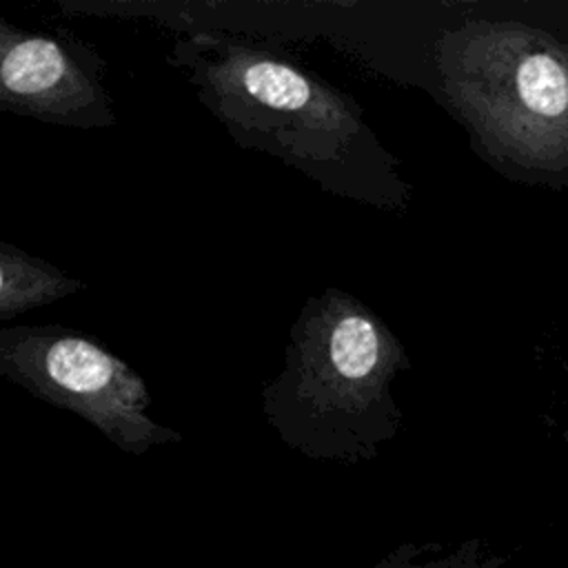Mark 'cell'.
<instances>
[{
	"label": "cell",
	"instance_id": "7",
	"mask_svg": "<svg viewBox=\"0 0 568 568\" xmlns=\"http://www.w3.org/2000/svg\"><path fill=\"white\" fill-rule=\"evenodd\" d=\"M524 106L539 115H559L568 106V78L557 60L546 53L528 55L515 75Z\"/></svg>",
	"mask_w": 568,
	"mask_h": 568
},
{
	"label": "cell",
	"instance_id": "6",
	"mask_svg": "<svg viewBox=\"0 0 568 568\" xmlns=\"http://www.w3.org/2000/svg\"><path fill=\"white\" fill-rule=\"evenodd\" d=\"M506 555L481 539L459 544L402 541L384 552L368 568H501Z\"/></svg>",
	"mask_w": 568,
	"mask_h": 568
},
{
	"label": "cell",
	"instance_id": "4",
	"mask_svg": "<svg viewBox=\"0 0 568 568\" xmlns=\"http://www.w3.org/2000/svg\"><path fill=\"white\" fill-rule=\"evenodd\" d=\"M102 55L73 33L27 31L0 20V109L73 129L113 126Z\"/></svg>",
	"mask_w": 568,
	"mask_h": 568
},
{
	"label": "cell",
	"instance_id": "3",
	"mask_svg": "<svg viewBox=\"0 0 568 568\" xmlns=\"http://www.w3.org/2000/svg\"><path fill=\"white\" fill-rule=\"evenodd\" d=\"M0 375L29 395L75 413L129 455L180 444L149 415L146 382L91 335L64 326H4Z\"/></svg>",
	"mask_w": 568,
	"mask_h": 568
},
{
	"label": "cell",
	"instance_id": "1",
	"mask_svg": "<svg viewBox=\"0 0 568 568\" xmlns=\"http://www.w3.org/2000/svg\"><path fill=\"white\" fill-rule=\"evenodd\" d=\"M166 62L237 146L277 158L328 195L408 209L413 189L397 158L348 93L282 53L213 31L175 36Z\"/></svg>",
	"mask_w": 568,
	"mask_h": 568
},
{
	"label": "cell",
	"instance_id": "5",
	"mask_svg": "<svg viewBox=\"0 0 568 568\" xmlns=\"http://www.w3.org/2000/svg\"><path fill=\"white\" fill-rule=\"evenodd\" d=\"M84 284L58 266L0 242V320H13L38 306L53 304L82 291Z\"/></svg>",
	"mask_w": 568,
	"mask_h": 568
},
{
	"label": "cell",
	"instance_id": "2",
	"mask_svg": "<svg viewBox=\"0 0 568 568\" xmlns=\"http://www.w3.org/2000/svg\"><path fill=\"white\" fill-rule=\"evenodd\" d=\"M408 368L386 322L331 286L293 322L282 371L262 386V413L282 444L308 459L373 462L402 430L393 382Z\"/></svg>",
	"mask_w": 568,
	"mask_h": 568
}]
</instances>
